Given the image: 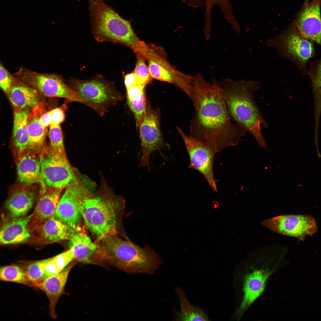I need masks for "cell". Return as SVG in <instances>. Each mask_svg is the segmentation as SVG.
<instances>
[{
	"label": "cell",
	"instance_id": "10",
	"mask_svg": "<svg viewBox=\"0 0 321 321\" xmlns=\"http://www.w3.org/2000/svg\"><path fill=\"white\" fill-rule=\"evenodd\" d=\"M41 174L48 188L63 190L79 176L72 167L67 156L54 155L50 151L48 146L40 154Z\"/></svg>",
	"mask_w": 321,
	"mask_h": 321
},
{
	"label": "cell",
	"instance_id": "29",
	"mask_svg": "<svg viewBox=\"0 0 321 321\" xmlns=\"http://www.w3.org/2000/svg\"><path fill=\"white\" fill-rule=\"evenodd\" d=\"M0 279L3 281L33 286V284L28 279L23 269L16 265L1 267Z\"/></svg>",
	"mask_w": 321,
	"mask_h": 321
},
{
	"label": "cell",
	"instance_id": "36",
	"mask_svg": "<svg viewBox=\"0 0 321 321\" xmlns=\"http://www.w3.org/2000/svg\"><path fill=\"white\" fill-rule=\"evenodd\" d=\"M61 271L53 260V257L46 264L45 269V279L58 274Z\"/></svg>",
	"mask_w": 321,
	"mask_h": 321
},
{
	"label": "cell",
	"instance_id": "6",
	"mask_svg": "<svg viewBox=\"0 0 321 321\" xmlns=\"http://www.w3.org/2000/svg\"><path fill=\"white\" fill-rule=\"evenodd\" d=\"M13 75L34 88L43 96L64 98L68 102H79L93 110L97 107L96 104L80 96L56 74L39 73L21 67Z\"/></svg>",
	"mask_w": 321,
	"mask_h": 321
},
{
	"label": "cell",
	"instance_id": "14",
	"mask_svg": "<svg viewBox=\"0 0 321 321\" xmlns=\"http://www.w3.org/2000/svg\"><path fill=\"white\" fill-rule=\"evenodd\" d=\"M321 0H305L290 24L304 37L321 46Z\"/></svg>",
	"mask_w": 321,
	"mask_h": 321
},
{
	"label": "cell",
	"instance_id": "5",
	"mask_svg": "<svg viewBox=\"0 0 321 321\" xmlns=\"http://www.w3.org/2000/svg\"><path fill=\"white\" fill-rule=\"evenodd\" d=\"M91 29L95 39L128 46L139 42L130 22L120 16L103 0H88Z\"/></svg>",
	"mask_w": 321,
	"mask_h": 321
},
{
	"label": "cell",
	"instance_id": "13",
	"mask_svg": "<svg viewBox=\"0 0 321 321\" xmlns=\"http://www.w3.org/2000/svg\"><path fill=\"white\" fill-rule=\"evenodd\" d=\"M181 137L189 155V167L199 172L206 179L209 186L215 192L217 189L213 171V163L216 153L202 143L187 136L179 127L176 128Z\"/></svg>",
	"mask_w": 321,
	"mask_h": 321
},
{
	"label": "cell",
	"instance_id": "35",
	"mask_svg": "<svg viewBox=\"0 0 321 321\" xmlns=\"http://www.w3.org/2000/svg\"><path fill=\"white\" fill-rule=\"evenodd\" d=\"M67 108V105L64 104L61 107L51 110L52 117L51 125H60L64 121L65 117V110Z\"/></svg>",
	"mask_w": 321,
	"mask_h": 321
},
{
	"label": "cell",
	"instance_id": "23",
	"mask_svg": "<svg viewBox=\"0 0 321 321\" xmlns=\"http://www.w3.org/2000/svg\"><path fill=\"white\" fill-rule=\"evenodd\" d=\"M31 215L12 220L4 224L1 228V245H11L28 242L32 236L29 228Z\"/></svg>",
	"mask_w": 321,
	"mask_h": 321
},
{
	"label": "cell",
	"instance_id": "21",
	"mask_svg": "<svg viewBox=\"0 0 321 321\" xmlns=\"http://www.w3.org/2000/svg\"><path fill=\"white\" fill-rule=\"evenodd\" d=\"M70 248L72 249L75 259L86 263H99V245L93 242L81 227L71 234L70 239Z\"/></svg>",
	"mask_w": 321,
	"mask_h": 321
},
{
	"label": "cell",
	"instance_id": "1",
	"mask_svg": "<svg viewBox=\"0 0 321 321\" xmlns=\"http://www.w3.org/2000/svg\"><path fill=\"white\" fill-rule=\"evenodd\" d=\"M192 100L194 114L189 135L214 151L221 152L237 145L246 131L233 124L220 89L213 79L206 81L199 73L194 77Z\"/></svg>",
	"mask_w": 321,
	"mask_h": 321
},
{
	"label": "cell",
	"instance_id": "4",
	"mask_svg": "<svg viewBox=\"0 0 321 321\" xmlns=\"http://www.w3.org/2000/svg\"><path fill=\"white\" fill-rule=\"evenodd\" d=\"M100 262H106L130 275H152L162 264L159 256L148 245L142 248L130 239L112 235L97 242Z\"/></svg>",
	"mask_w": 321,
	"mask_h": 321
},
{
	"label": "cell",
	"instance_id": "9",
	"mask_svg": "<svg viewBox=\"0 0 321 321\" xmlns=\"http://www.w3.org/2000/svg\"><path fill=\"white\" fill-rule=\"evenodd\" d=\"M68 84L83 98L107 110L125 97L114 83L100 76L86 80L71 78L68 81Z\"/></svg>",
	"mask_w": 321,
	"mask_h": 321
},
{
	"label": "cell",
	"instance_id": "16",
	"mask_svg": "<svg viewBox=\"0 0 321 321\" xmlns=\"http://www.w3.org/2000/svg\"><path fill=\"white\" fill-rule=\"evenodd\" d=\"M17 157V170L20 183L23 185L38 183L42 194L47 188L41 174L40 154L26 150Z\"/></svg>",
	"mask_w": 321,
	"mask_h": 321
},
{
	"label": "cell",
	"instance_id": "25",
	"mask_svg": "<svg viewBox=\"0 0 321 321\" xmlns=\"http://www.w3.org/2000/svg\"><path fill=\"white\" fill-rule=\"evenodd\" d=\"M31 109L14 108L12 141L14 153L17 157L27 148L29 141L27 121Z\"/></svg>",
	"mask_w": 321,
	"mask_h": 321
},
{
	"label": "cell",
	"instance_id": "20",
	"mask_svg": "<svg viewBox=\"0 0 321 321\" xmlns=\"http://www.w3.org/2000/svg\"><path fill=\"white\" fill-rule=\"evenodd\" d=\"M62 190L48 187L41 195L33 213L31 214L29 228L32 233L55 213Z\"/></svg>",
	"mask_w": 321,
	"mask_h": 321
},
{
	"label": "cell",
	"instance_id": "11",
	"mask_svg": "<svg viewBox=\"0 0 321 321\" xmlns=\"http://www.w3.org/2000/svg\"><path fill=\"white\" fill-rule=\"evenodd\" d=\"M158 110H154L147 103L146 112L139 128L141 148L139 166H146L150 171V158L156 151L161 152L165 144L161 132Z\"/></svg>",
	"mask_w": 321,
	"mask_h": 321
},
{
	"label": "cell",
	"instance_id": "28",
	"mask_svg": "<svg viewBox=\"0 0 321 321\" xmlns=\"http://www.w3.org/2000/svg\"><path fill=\"white\" fill-rule=\"evenodd\" d=\"M308 74L311 79L314 101V127H319L321 114V57L311 64Z\"/></svg>",
	"mask_w": 321,
	"mask_h": 321
},
{
	"label": "cell",
	"instance_id": "8",
	"mask_svg": "<svg viewBox=\"0 0 321 321\" xmlns=\"http://www.w3.org/2000/svg\"><path fill=\"white\" fill-rule=\"evenodd\" d=\"M94 193L79 177L65 188L54 215L68 227L71 233L81 227L83 218L79 208L81 203Z\"/></svg>",
	"mask_w": 321,
	"mask_h": 321
},
{
	"label": "cell",
	"instance_id": "2",
	"mask_svg": "<svg viewBox=\"0 0 321 321\" xmlns=\"http://www.w3.org/2000/svg\"><path fill=\"white\" fill-rule=\"evenodd\" d=\"M125 201L102 182L97 193L81 203L80 210L86 225L98 242L109 235L129 239L124 229Z\"/></svg>",
	"mask_w": 321,
	"mask_h": 321
},
{
	"label": "cell",
	"instance_id": "15",
	"mask_svg": "<svg viewBox=\"0 0 321 321\" xmlns=\"http://www.w3.org/2000/svg\"><path fill=\"white\" fill-rule=\"evenodd\" d=\"M271 273L268 270L261 269L255 270L246 276L243 285V300L232 319L240 318L243 312L261 295Z\"/></svg>",
	"mask_w": 321,
	"mask_h": 321
},
{
	"label": "cell",
	"instance_id": "17",
	"mask_svg": "<svg viewBox=\"0 0 321 321\" xmlns=\"http://www.w3.org/2000/svg\"><path fill=\"white\" fill-rule=\"evenodd\" d=\"M71 234L68 227L54 214L32 232L28 242L31 244H48L69 240Z\"/></svg>",
	"mask_w": 321,
	"mask_h": 321
},
{
	"label": "cell",
	"instance_id": "37",
	"mask_svg": "<svg viewBox=\"0 0 321 321\" xmlns=\"http://www.w3.org/2000/svg\"><path fill=\"white\" fill-rule=\"evenodd\" d=\"M40 121L44 128L48 129L51 124L52 117L51 110L47 111L41 116Z\"/></svg>",
	"mask_w": 321,
	"mask_h": 321
},
{
	"label": "cell",
	"instance_id": "32",
	"mask_svg": "<svg viewBox=\"0 0 321 321\" xmlns=\"http://www.w3.org/2000/svg\"><path fill=\"white\" fill-rule=\"evenodd\" d=\"M136 58V62L133 72L136 77L138 83L145 86L150 83L152 78L144 57L138 53Z\"/></svg>",
	"mask_w": 321,
	"mask_h": 321
},
{
	"label": "cell",
	"instance_id": "39",
	"mask_svg": "<svg viewBox=\"0 0 321 321\" xmlns=\"http://www.w3.org/2000/svg\"><path fill=\"white\" fill-rule=\"evenodd\" d=\"M183 2L194 8L206 7V0H182Z\"/></svg>",
	"mask_w": 321,
	"mask_h": 321
},
{
	"label": "cell",
	"instance_id": "3",
	"mask_svg": "<svg viewBox=\"0 0 321 321\" xmlns=\"http://www.w3.org/2000/svg\"><path fill=\"white\" fill-rule=\"evenodd\" d=\"M216 83L221 90L232 119L237 125L250 132L259 147L265 148L267 143L263 136L261 126L267 128L268 125L256 104L253 94L260 86L259 81H235L226 79Z\"/></svg>",
	"mask_w": 321,
	"mask_h": 321
},
{
	"label": "cell",
	"instance_id": "19",
	"mask_svg": "<svg viewBox=\"0 0 321 321\" xmlns=\"http://www.w3.org/2000/svg\"><path fill=\"white\" fill-rule=\"evenodd\" d=\"M22 185L11 193L5 203L6 209L12 219L25 216L37 195V188L33 185Z\"/></svg>",
	"mask_w": 321,
	"mask_h": 321
},
{
	"label": "cell",
	"instance_id": "30",
	"mask_svg": "<svg viewBox=\"0 0 321 321\" xmlns=\"http://www.w3.org/2000/svg\"><path fill=\"white\" fill-rule=\"evenodd\" d=\"M48 134L50 141L49 149L51 152L56 156H66L63 135L60 125H51L49 127Z\"/></svg>",
	"mask_w": 321,
	"mask_h": 321
},
{
	"label": "cell",
	"instance_id": "12",
	"mask_svg": "<svg viewBox=\"0 0 321 321\" xmlns=\"http://www.w3.org/2000/svg\"><path fill=\"white\" fill-rule=\"evenodd\" d=\"M262 224L275 233L301 240L307 236L312 235L317 230L315 219L306 215H280L265 220Z\"/></svg>",
	"mask_w": 321,
	"mask_h": 321
},
{
	"label": "cell",
	"instance_id": "38",
	"mask_svg": "<svg viewBox=\"0 0 321 321\" xmlns=\"http://www.w3.org/2000/svg\"><path fill=\"white\" fill-rule=\"evenodd\" d=\"M124 82L126 89L135 84H139L136 77L133 72L125 75Z\"/></svg>",
	"mask_w": 321,
	"mask_h": 321
},
{
	"label": "cell",
	"instance_id": "24",
	"mask_svg": "<svg viewBox=\"0 0 321 321\" xmlns=\"http://www.w3.org/2000/svg\"><path fill=\"white\" fill-rule=\"evenodd\" d=\"M14 76L13 84L7 95L14 108L31 109L43 100L37 90Z\"/></svg>",
	"mask_w": 321,
	"mask_h": 321
},
{
	"label": "cell",
	"instance_id": "33",
	"mask_svg": "<svg viewBox=\"0 0 321 321\" xmlns=\"http://www.w3.org/2000/svg\"><path fill=\"white\" fill-rule=\"evenodd\" d=\"M14 76L12 75L1 62L0 63V86L7 95L13 84Z\"/></svg>",
	"mask_w": 321,
	"mask_h": 321
},
{
	"label": "cell",
	"instance_id": "26",
	"mask_svg": "<svg viewBox=\"0 0 321 321\" xmlns=\"http://www.w3.org/2000/svg\"><path fill=\"white\" fill-rule=\"evenodd\" d=\"M180 303V310L174 309V319L177 321H211L207 311L202 308L191 304L183 289L177 287L175 289Z\"/></svg>",
	"mask_w": 321,
	"mask_h": 321
},
{
	"label": "cell",
	"instance_id": "34",
	"mask_svg": "<svg viewBox=\"0 0 321 321\" xmlns=\"http://www.w3.org/2000/svg\"><path fill=\"white\" fill-rule=\"evenodd\" d=\"M74 259V254L71 248L53 257V261L61 271L66 268Z\"/></svg>",
	"mask_w": 321,
	"mask_h": 321
},
{
	"label": "cell",
	"instance_id": "27",
	"mask_svg": "<svg viewBox=\"0 0 321 321\" xmlns=\"http://www.w3.org/2000/svg\"><path fill=\"white\" fill-rule=\"evenodd\" d=\"M145 86L137 84L126 89L128 103L139 128L145 115L147 102Z\"/></svg>",
	"mask_w": 321,
	"mask_h": 321
},
{
	"label": "cell",
	"instance_id": "22",
	"mask_svg": "<svg viewBox=\"0 0 321 321\" xmlns=\"http://www.w3.org/2000/svg\"><path fill=\"white\" fill-rule=\"evenodd\" d=\"M75 263H70L58 274L46 278L42 282L35 284L34 287L43 291L49 301L50 316L54 319L57 316L55 309L56 303L64 292V289L69 273Z\"/></svg>",
	"mask_w": 321,
	"mask_h": 321
},
{
	"label": "cell",
	"instance_id": "31",
	"mask_svg": "<svg viewBox=\"0 0 321 321\" xmlns=\"http://www.w3.org/2000/svg\"><path fill=\"white\" fill-rule=\"evenodd\" d=\"M51 258L32 262L23 269L29 280L33 284L40 283L45 279V269Z\"/></svg>",
	"mask_w": 321,
	"mask_h": 321
},
{
	"label": "cell",
	"instance_id": "18",
	"mask_svg": "<svg viewBox=\"0 0 321 321\" xmlns=\"http://www.w3.org/2000/svg\"><path fill=\"white\" fill-rule=\"evenodd\" d=\"M46 109L43 100L31 108L27 118L29 141L26 150L39 154L48 146L46 139L48 130L44 128L40 121L41 116L47 111Z\"/></svg>",
	"mask_w": 321,
	"mask_h": 321
},
{
	"label": "cell",
	"instance_id": "7",
	"mask_svg": "<svg viewBox=\"0 0 321 321\" xmlns=\"http://www.w3.org/2000/svg\"><path fill=\"white\" fill-rule=\"evenodd\" d=\"M266 44L293 62L303 74H307V63L315 54L313 42L301 35L292 25L289 24L278 35L267 40Z\"/></svg>",
	"mask_w": 321,
	"mask_h": 321
}]
</instances>
